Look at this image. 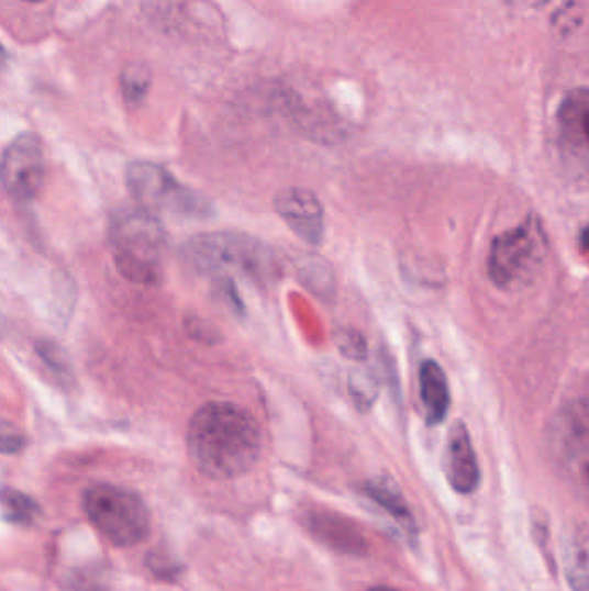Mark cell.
I'll use <instances>...</instances> for the list:
<instances>
[{"label":"cell","instance_id":"cell-2","mask_svg":"<svg viewBox=\"0 0 589 591\" xmlns=\"http://www.w3.org/2000/svg\"><path fill=\"white\" fill-rule=\"evenodd\" d=\"M110 241L114 264L125 279L144 286L162 282L166 232L159 216L142 208L116 211L111 220Z\"/></svg>","mask_w":589,"mask_h":591},{"label":"cell","instance_id":"cell-9","mask_svg":"<svg viewBox=\"0 0 589 591\" xmlns=\"http://www.w3.org/2000/svg\"><path fill=\"white\" fill-rule=\"evenodd\" d=\"M275 210L298 237L311 246L322 244L325 215L322 203L313 192L301 187H289L275 198Z\"/></svg>","mask_w":589,"mask_h":591},{"label":"cell","instance_id":"cell-6","mask_svg":"<svg viewBox=\"0 0 589 591\" xmlns=\"http://www.w3.org/2000/svg\"><path fill=\"white\" fill-rule=\"evenodd\" d=\"M126 183L138 208L153 215L162 213L186 216V219H207L210 204L171 177L170 171L149 161H135L126 168Z\"/></svg>","mask_w":589,"mask_h":591},{"label":"cell","instance_id":"cell-10","mask_svg":"<svg viewBox=\"0 0 589 591\" xmlns=\"http://www.w3.org/2000/svg\"><path fill=\"white\" fill-rule=\"evenodd\" d=\"M444 475L456 493L473 494L479 488V464L464 422H455L449 430L444 448Z\"/></svg>","mask_w":589,"mask_h":591},{"label":"cell","instance_id":"cell-12","mask_svg":"<svg viewBox=\"0 0 589 591\" xmlns=\"http://www.w3.org/2000/svg\"><path fill=\"white\" fill-rule=\"evenodd\" d=\"M420 400L424 405L425 421L429 425L441 424L448 415L452 397L446 373L434 360H425L419 370Z\"/></svg>","mask_w":589,"mask_h":591},{"label":"cell","instance_id":"cell-15","mask_svg":"<svg viewBox=\"0 0 589 591\" xmlns=\"http://www.w3.org/2000/svg\"><path fill=\"white\" fill-rule=\"evenodd\" d=\"M365 493H367L368 497H370V500H374L377 505L382 506L384 511L388 512V514L394 518L396 523L403 527V531L408 536L415 538V518H413L412 512H410V506L407 505L403 497L396 491V488L392 487V484L384 481L368 482L367 487H365Z\"/></svg>","mask_w":589,"mask_h":591},{"label":"cell","instance_id":"cell-21","mask_svg":"<svg viewBox=\"0 0 589 591\" xmlns=\"http://www.w3.org/2000/svg\"><path fill=\"white\" fill-rule=\"evenodd\" d=\"M26 445L25 436L11 422L0 421V454H18Z\"/></svg>","mask_w":589,"mask_h":591},{"label":"cell","instance_id":"cell-7","mask_svg":"<svg viewBox=\"0 0 589 591\" xmlns=\"http://www.w3.org/2000/svg\"><path fill=\"white\" fill-rule=\"evenodd\" d=\"M549 454L565 478L577 487L588 479V403L573 401L564 406L549 427Z\"/></svg>","mask_w":589,"mask_h":591},{"label":"cell","instance_id":"cell-5","mask_svg":"<svg viewBox=\"0 0 589 591\" xmlns=\"http://www.w3.org/2000/svg\"><path fill=\"white\" fill-rule=\"evenodd\" d=\"M545 252V237L536 219L529 216L512 231L497 235L488 256L489 279L503 291L521 288L533 279Z\"/></svg>","mask_w":589,"mask_h":591},{"label":"cell","instance_id":"cell-11","mask_svg":"<svg viewBox=\"0 0 589 591\" xmlns=\"http://www.w3.org/2000/svg\"><path fill=\"white\" fill-rule=\"evenodd\" d=\"M589 99L585 89L570 92L558 110V137L567 155L586 167L588 156Z\"/></svg>","mask_w":589,"mask_h":591},{"label":"cell","instance_id":"cell-20","mask_svg":"<svg viewBox=\"0 0 589 591\" xmlns=\"http://www.w3.org/2000/svg\"><path fill=\"white\" fill-rule=\"evenodd\" d=\"M37 353L54 372L59 373V376L68 373V361H66L65 353L62 352V348L56 343L47 339L38 341Z\"/></svg>","mask_w":589,"mask_h":591},{"label":"cell","instance_id":"cell-24","mask_svg":"<svg viewBox=\"0 0 589 591\" xmlns=\"http://www.w3.org/2000/svg\"><path fill=\"white\" fill-rule=\"evenodd\" d=\"M25 2H33V4H37V2H44V0H25Z\"/></svg>","mask_w":589,"mask_h":591},{"label":"cell","instance_id":"cell-3","mask_svg":"<svg viewBox=\"0 0 589 591\" xmlns=\"http://www.w3.org/2000/svg\"><path fill=\"white\" fill-rule=\"evenodd\" d=\"M184 256L190 267L204 276H243L268 282L277 274L270 247L235 232L195 235L184 247Z\"/></svg>","mask_w":589,"mask_h":591},{"label":"cell","instance_id":"cell-1","mask_svg":"<svg viewBox=\"0 0 589 591\" xmlns=\"http://www.w3.org/2000/svg\"><path fill=\"white\" fill-rule=\"evenodd\" d=\"M187 446L195 466L211 479L246 475L262 454L258 422L243 406L213 401L192 415Z\"/></svg>","mask_w":589,"mask_h":591},{"label":"cell","instance_id":"cell-23","mask_svg":"<svg viewBox=\"0 0 589 591\" xmlns=\"http://www.w3.org/2000/svg\"><path fill=\"white\" fill-rule=\"evenodd\" d=\"M368 591H400V590H394V588H389V587H376V588H371V590H368Z\"/></svg>","mask_w":589,"mask_h":591},{"label":"cell","instance_id":"cell-8","mask_svg":"<svg viewBox=\"0 0 589 591\" xmlns=\"http://www.w3.org/2000/svg\"><path fill=\"white\" fill-rule=\"evenodd\" d=\"M45 179L44 147L35 134L14 138L0 159V182L14 201L30 203L37 198Z\"/></svg>","mask_w":589,"mask_h":591},{"label":"cell","instance_id":"cell-18","mask_svg":"<svg viewBox=\"0 0 589 591\" xmlns=\"http://www.w3.org/2000/svg\"><path fill=\"white\" fill-rule=\"evenodd\" d=\"M335 345L349 360L362 361L367 358V343L364 336L353 328H341L340 333L335 334Z\"/></svg>","mask_w":589,"mask_h":591},{"label":"cell","instance_id":"cell-17","mask_svg":"<svg viewBox=\"0 0 589 591\" xmlns=\"http://www.w3.org/2000/svg\"><path fill=\"white\" fill-rule=\"evenodd\" d=\"M151 86L149 69L146 66L132 65L123 71L122 92L129 104H138L146 98Z\"/></svg>","mask_w":589,"mask_h":591},{"label":"cell","instance_id":"cell-13","mask_svg":"<svg viewBox=\"0 0 589 591\" xmlns=\"http://www.w3.org/2000/svg\"><path fill=\"white\" fill-rule=\"evenodd\" d=\"M564 571L573 591H588V538L586 527L576 526L565 535Z\"/></svg>","mask_w":589,"mask_h":591},{"label":"cell","instance_id":"cell-22","mask_svg":"<svg viewBox=\"0 0 589 591\" xmlns=\"http://www.w3.org/2000/svg\"><path fill=\"white\" fill-rule=\"evenodd\" d=\"M5 65H8V54H5L4 47L0 44V71L5 68Z\"/></svg>","mask_w":589,"mask_h":591},{"label":"cell","instance_id":"cell-16","mask_svg":"<svg viewBox=\"0 0 589 591\" xmlns=\"http://www.w3.org/2000/svg\"><path fill=\"white\" fill-rule=\"evenodd\" d=\"M0 505L5 517L16 524H32L41 515V506L29 494L16 490L0 491Z\"/></svg>","mask_w":589,"mask_h":591},{"label":"cell","instance_id":"cell-19","mask_svg":"<svg viewBox=\"0 0 589 591\" xmlns=\"http://www.w3.org/2000/svg\"><path fill=\"white\" fill-rule=\"evenodd\" d=\"M349 391H352L353 400L359 406H370L377 398V382L370 373L365 370L352 373L349 379Z\"/></svg>","mask_w":589,"mask_h":591},{"label":"cell","instance_id":"cell-4","mask_svg":"<svg viewBox=\"0 0 589 591\" xmlns=\"http://www.w3.org/2000/svg\"><path fill=\"white\" fill-rule=\"evenodd\" d=\"M90 523L118 547H134L149 535L151 515L134 491L114 484H96L84 494Z\"/></svg>","mask_w":589,"mask_h":591},{"label":"cell","instance_id":"cell-14","mask_svg":"<svg viewBox=\"0 0 589 591\" xmlns=\"http://www.w3.org/2000/svg\"><path fill=\"white\" fill-rule=\"evenodd\" d=\"M310 524L315 535L325 539L332 547L352 551V554L365 550V542L358 529L353 526V523H346L343 517L329 514L313 515Z\"/></svg>","mask_w":589,"mask_h":591}]
</instances>
